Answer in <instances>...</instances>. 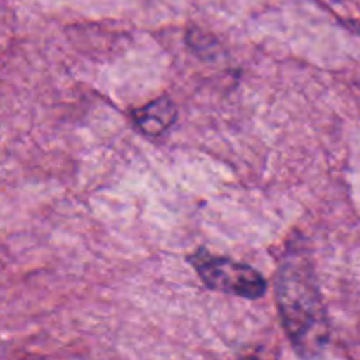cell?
<instances>
[{"mask_svg": "<svg viewBox=\"0 0 360 360\" xmlns=\"http://www.w3.org/2000/svg\"><path fill=\"white\" fill-rule=\"evenodd\" d=\"M199 276L210 288L245 299H259L266 294L267 283L259 271L227 257H217L199 250L190 257Z\"/></svg>", "mask_w": 360, "mask_h": 360, "instance_id": "cell-2", "label": "cell"}, {"mask_svg": "<svg viewBox=\"0 0 360 360\" xmlns=\"http://www.w3.org/2000/svg\"><path fill=\"white\" fill-rule=\"evenodd\" d=\"M276 302L281 326L299 357H319L330 340V323L306 253L288 250L283 257L276 273Z\"/></svg>", "mask_w": 360, "mask_h": 360, "instance_id": "cell-1", "label": "cell"}, {"mask_svg": "<svg viewBox=\"0 0 360 360\" xmlns=\"http://www.w3.org/2000/svg\"><path fill=\"white\" fill-rule=\"evenodd\" d=\"M178 118V109L169 97H160L134 112L136 125L148 136H160Z\"/></svg>", "mask_w": 360, "mask_h": 360, "instance_id": "cell-3", "label": "cell"}]
</instances>
